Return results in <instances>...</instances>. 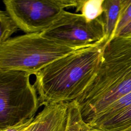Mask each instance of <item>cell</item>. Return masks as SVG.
<instances>
[{
    "mask_svg": "<svg viewBox=\"0 0 131 131\" xmlns=\"http://www.w3.org/2000/svg\"><path fill=\"white\" fill-rule=\"evenodd\" d=\"M0 131H2V130H1V129H0Z\"/></svg>",
    "mask_w": 131,
    "mask_h": 131,
    "instance_id": "cell-19",
    "label": "cell"
},
{
    "mask_svg": "<svg viewBox=\"0 0 131 131\" xmlns=\"http://www.w3.org/2000/svg\"><path fill=\"white\" fill-rule=\"evenodd\" d=\"M77 49L57 43L41 33H25L10 38L0 46V69L35 75L53 61Z\"/></svg>",
    "mask_w": 131,
    "mask_h": 131,
    "instance_id": "cell-3",
    "label": "cell"
},
{
    "mask_svg": "<svg viewBox=\"0 0 131 131\" xmlns=\"http://www.w3.org/2000/svg\"><path fill=\"white\" fill-rule=\"evenodd\" d=\"M82 120L77 103L75 100L68 102L67 120L65 131H79Z\"/></svg>",
    "mask_w": 131,
    "mask_h": 131,
    "instance_id": "cell-13",
    "label": "cell"
},
{
    "mask_svg": "<svg viewBox=\"0 0 131 131\" xmlns=\"http://www.w3.org/2000/svg\"><path fill=\"white\" fill-rule=\"evenodd\" d=\"M41 33L57 43L79 49L104 37V23L102 15L88 21L81 14L66 10L58 20Z\"/></svg>",
    "mask_w": 131,
    "mask_h": 131,
    "instance_id": "cell-6",
    "label": "cell"
},
{
    "mask_svg": "<svg viewBox=\"0 0 131 131\" xmlns=\"http://www.w3.org/2000/svg\"><path fill=\"white\" fill-rule=\"evenodd\" d=\"M131 92V34L106 45L94 78L75 101L83 120L90 123L112 103Z\"/></svg>",
    "mask_w": 131,
    "mask_h": 131,
    "instance_id": "cell-2",
    "label": "cell"
},
{
    "mask_svg": "<svg viewBox=\"0 0 131 131\" xmlns=\"http://www.w3.org/2000/svg\"><path fill=\"white\" fill-rule=\"evenodd\" d=\"M92 127L98 131H123L130 128L131 105L112 118Z\"/></svg>",
    "mask_w": 131,
    "mask_h": 131,
    "instance_id": "cell-9",
    "label": "cell"
},
{
    "mask_svg": "<svg viewBox=\"0 0 131 131\" xmlns=\"http://www.w3.org/2000/svg\"><path fill=\"white\" fill-rule=\"evenodd\" d=\"M123 131H131V127L128 128V129H126L125 130H123Z\"/></svg>",
    "mask_w": 131,
    "mask_h": 131,
    "instance_id": "cell-18",
    "label": "cell"
},
{
    "mask_svg": "<svg viewBox=\"0 0 131 131\" xmlns=\"http://www.w3.org/2000/svg\"><path fill=\"white\" fill-rule=\"evenodd\" d=\"M122 0H104L102 17L104 23V38L110 41L114 36L115 29L120 15Z\"/></svg>",
    "mask_w": 131,
    "mask_h": 131,
    "instance_id": "cell-8",
    "label": "cell"
},
{
    "mask_svg": "<svg viewBox=\"0 0 131 131\" xmlns=\"http://www.w3.org/2000/svg\"><path fill=\"white\" fill-rule=\"evenodd\" d=\"M28 73L0 69V129L35 117L40 106Z\"/></svg>",
    "mask_w": 131,
    "mask_h": 131,
    "instance_id": "cell-4",
    "label": "cell"
},
{
    "mask_svg": "<svg viewBox=\"0 0 131 131\" xmlns=\"http://www.w3.org/2000/svg\"><path fill=\"white\" fill-rule=\"evenodd\" d=\"M3 3L18 29L34 33L49 28L66 8H76L78 0H4Z\"/></svg>",
    "mask_w": 131,
    "mask_h": 131,
    "instance_id": "cell-5",
    "label": "cell"
},
{
    "mask_svg": "<svg viewBox=\"0 0 131 131\" xmlns=\"http://www.w3.org/2000/svg\"><path fill=\"white\" fill-rule=\"evenodd\" d=\"M130 21H131V0H122V9L114 37L117 36L120 31Z\"/></svg>",
    "mask_w": 131,
    "mask_h": 131,
    "instance_id": "cell-14",
    "label": "cell"
},
{
    "mask_svg": "<svg viewBox=\"0 0 131 131\" xmlns=\"http://www.w3.org/2000/svg\"><path fill=\"white\" fill-rule=\"evenodd\" d=\"M79 131H98L91 126H90L88 123H85L83 120L81 123Z\"/></svg>",
    "mask_w": 131,
    "mask_h": 131,
    "instance_id": "cell-17",
    "label": "cell"
},
{
    "mask_svg": "<svg viewBox=\"0 0 131 131\" xmlns=\"http://www.w3.org/2000/svg\"><path fill=\"white\" fill-rule=\"evenodd\" d=\"M131 105V92L121 97L108 106L102 113L90 123H88L93 127L98 125L116 115Z\"/></svg>",
    "mask_w": 131,
    "mask_h": 131,
    "instance_id": "cell-10",
    "label": "cell"
},
{
    "mask_svg": "<svg viewBox=\"0 0 131 131\" xmlns=\"http://www.w3.org/2000/svg\"><path fill=\"white\" fill-rule=\"evenodd\" d=\"M104 0H78L76 12H81L88 21H91L102 15Z\"/></svg>",
    "mask_w": 131,
    "mask_h": 131,
    "instance_id": "cell-11",
    "label": "cell"
},
{
    "mask_svg": "<svg viewBox=\"0 0 131 131\" xmlns=\"http://www.w3.org/2000/svg\"><path fill=\"white\" fill-rule=\"evenodd\" d=\"M130 34H131V21H130L120 31L117 36H123Z\"/></svg>",
    "mask_w": 131,
    "mask_h": 131,
    "instance_id": "cell-16",
    "label": "cell"
},
{
    "mask_svg": "<svg viewBox=\"0 0 131 131\" xmlns=\"http://www.w3.org/2000/svg\"><path fill=\"white\" fill-rule=\"evenodd\" d=\"M108 42L101 40L53 61L38 72L33 85L40 106L75 100L94 78Z\"/></svg>",
    "mask_w": 131,
    "mask_h": 131,
    "instance_id": "cell-1",
    "label": "cell"
},
{
    "mask_svg": "<svg viewBox=\"0 0 131 131\" xmlns=\"http://www.w3.org/2000/svg\"><path fill=\"white\" fill-rule=\"evenodd\" d=\"M18 29L7 12L0 10V46Z\"/></svg>",
    "mask_w": 131,
    "mask_h": 131,
    "instance_id": "cell-12",
    "label": "cell"
},
{
    "mask_svg": "<svg viewBox=\"0 0 131 131\" xmlns=\"http://www.w3.org/2000/svg\"><path fill=\"white\" fill-rule=\"evenodd\" d=\"M34 118V117L21 121L14 125L6 127L2 129V131H27L29 125Z\"/></svg>",
    "mask_w": 131,
    "mask_h": 131,
    "instance_id": "cell-15",
    "label": "cell"
},
{
    "mask_svg": "<svg viewBox=\"0 0 131 131\" xmlns=\"http://www.w3.org/2000/svg\"><path fill=\"white\" fill-rule=\"evenodd\" d=\"M68 102L44 106L34 117L27 131H65Z\"/></svg>",
    "mask_w": 131,
    "mask_h": 131,
    "instance_id": "cell-7",
    "label": "cell"
}]
</instances>
